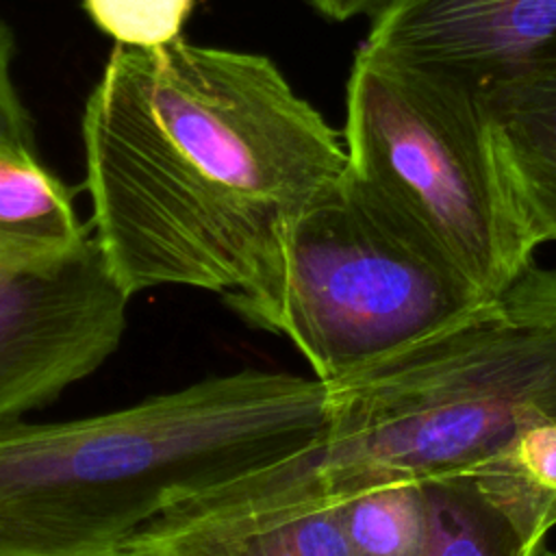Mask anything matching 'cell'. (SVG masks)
<instances>
[{"instance_id": "277c9868", "label": "cell", "mask_w": 556, "mask_h": 556, "mask_svg": "<svg viewBox=\"0 0 556 556\" xmlns=\"http://www.w3.org/2000/svg\"><path fill=\"white\" fill-rule=\"evenodd\" d=\"M348 172L489 298L539 245L504 174L486 91L365 43L345 89Z\"/></svg>"}, {"instance_id": "9a60e30c", "label": "cell", "mask_w": 556, "mask_h": 556, "mask_svg": "<svg viewBox=\"0 0 556 556\" xmlns=\"http://www.w3.org/2000/svg\"><path fill=\"white\" fill-rule=\"evenodd\" d=\"M13 37L0 22V146L33 152V128L11 78Z\"/></svg>"}, {"instance_id": "4fadbf2b", "label": "cell", "mask_w": 556, "mask_h": 556, "mask_svg": "<svg viewBox=\"0 0 556 556\" xmlns=\"http://www.w3.org/2000/svg\"><path fill=\"white\" fill-rule=\"evenodd\" d=\"M467 473L547 530L556 526V421L526 430L506 452Z\"/></svg>"}, {"instance_id": "8992f818", "label": "cell", "mask_w": 556, "mask_h": 556, "mask_svg": "<svg viewBox=\"0 0 556 556\" xmlns=\"http://www.w3.org/2000/svg\"><path fill=\"white\" fill-rule=\"evenodd\" d=\"M128 302L96 237L56 265L0 269V426L93 374L122 341Z\"/></svg>"}, {"instance_id": "3957f363", "label": "cell", "mask_w": 556, "mask_h": 556, "mask_svg": "<svg viewBox=\"0 0 556 556\" xmlns=\"http://www.w3.org/2000/svg\"><path fill=\"white\" fill-rule=\"evenodd\" d=\"M326 384L243 369L70 421L0 426V556H132L169 506L313 445Z\"/></svg>"}, {"instance_id": "7a4b0ae2", "label": "cell", "mask_w": 556, "mask_h": 556, "mask_svg": "<svg viewBox=\"0 0 556 556\" xmlns=\"http://www.w3.org/2000/svg\"><path fill=\"white\" fill-rule=\"evenodd\" d=\"M326 404L313 445L200 491L161 521L230 523L467 473L556 421V269L530 263L456 326L326 384Z\"/></svg>"}, {"instance_id": "52a82bcc", "label": "cell", "mask_w": 556, "mask_h": 556, "mask_svg": "<svg viewBox=\"0 0 556 556\" xmlns=\"http://www.w3.org/2000/svg\"><path fill=\"white\" fill-rule=\"evenodd\" d=\"M371 17L367 48L482 91L556 65V0H389Z\"/></svg>"}, {"instance_id": "5b68a950", "label": "cell", "mask_w": 556, "mask_h": 556, "mask_svg": "<svg viewBox=\"0 0 556 556\" xmlns=\"http://www.w3.org/2000/svg\"><path fill=\"white\" fill-rule=\"evenodd\" d=\"M226 304L287 337L332 384L456 326L489 298L350 172L293 228L280 261Z\"/></svg>"}, {"instance_id": "5bb4252c", "label": "cell", "mask_w": 556, "mask_h": 556, "mask_svg": "<svg viewBox=\"0 0 556 556\" xmlns=\"http://www.w3.org/2000/svg\"><path fill=\"white\" fill-rule=\"evenodd\" d=\"M193 0H85L91 20L117 43L156 48L180 37Z\"/></svg>"}, {"instance_id": "9c48e42d", "label": "cell", "mask_w": 556, "mask_h": 556, "mask_svg": "<svg viewBox=\"0 0 556 556\" xmlns=\"http://www.w3.org/2000/svg\"><path fill=\"white\" fill-rule=\"evenodd\" d=\"M72 195L35 152L0 146V269H43L91 241Z\"/></svg>"}, {"instance_id": "30bf717a", "label": "cell", "mask_w": 556, "mask_h": 556, "mask_svg": "<svg viewBox=\"0 0 556 556\" xmlns=\"http://www.w3.org/2000/svg\"><path fill=\"white\" fill-rule=\"evenodd\" d=\"M132 556H354L332 504L302 506L230 523L152 526Z\"/></svg>"}, {"instance_id": "e0dca14e", "label": "cell", "mask_w": 556, "mask_h": 556, "mask_svg": "<svg viewBox=\"0 0 556 556\" xmlns=\"http://www.w3.org/2000/svg\"><path fill=\"white\" fill-rule=\"evenodd\" d=\"M547 556H556V549H554V552H549V554H547Z\"/></svg>"}, {"instance_id": "7c38bea8", "label": "cell", "mask_w": 556, "mask_h": 556, "mask_svg": "<svg viewBox=\"0 0 556 556\" xmlns=\"http://www.w3.org/2000/svg\"><path fill=\"white\" fill-rule=\"evenodd\" d=\"M332 506L354 556H424L430 539L424 482L378 484Z\"/></svg>"}, {"instance_id": "6da1fadb", "label": "cell", "mask_w": 556, "mask_h": 556, "mask_svg": "<svg viewBox=\"0 0 556 556\" xmlns=\"http://www.w3.org/2000/svg\"><path fill=\"white\" fill-rule=\"evenodd\" d=\"M341 139L263 54L117 43L83 113L91 232L130 298L245 289L341 185Z\"/></svg>"}, {"instance_id": "8fae6325", "label": "cell", "mask_w": 556, "mask_h": 556, "mask_svg": "<svg viewBox=\"0 0 556 556\" xmlns=\"http://www.w3.org/2000/svg\"><path fill=\"white\" fill-rule=\"evenodd\" d=\"M430 539L424 556H536L547 528L473 473L424 482Z\"/></svg>"}, {"instance_id": "2e32d148", "label": "cell", "mask_w": 556, "mask_h": 556, "mask_svg": "<svg viewBox=\"0 0 556 556\" xmlns=\"http://www.w3.org/2000/svg\"><path fill=\"white\" fill-rule=\"evenodd\" d=\"M328 20L345 22L356 15H376L389 0H311Z\"/></svg>"}, {"instance_id": "ba28073f", "label": "cell", "mask_w": 556, "mask_h": 556, "mask_svg": "<svg viewBox=\"0 0 556 556\" xmlns=\"http://www.w3.org/2000/svg\"><path fill=\"white\" fill-rule=\"evenodd\" d=\"M495 148L536 243L556 241V65L486 91Z\"/></svg>"}]
</instances>
